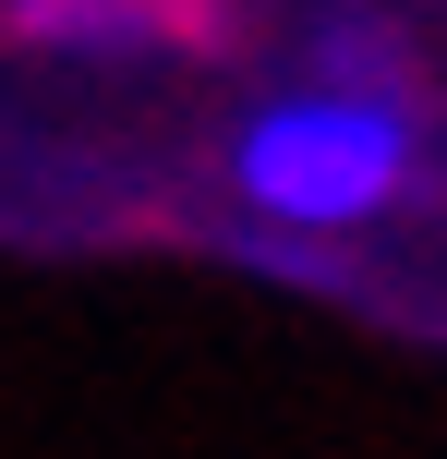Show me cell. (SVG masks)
I'll return each mask as SVG.
<instances>
[{
  "instance_id": "1",
  "label": "cell",
  "mask_w": 447,
  "mask_h": 459,
  "mask_svg": "<svg viewBox=\"0 0 447 459\" xmlns=\"http://www.w3.org/2000/svg\"><path fill=\"white\" fill-rule=\"evenodd\" d=\"M411 169V134L375 109V97H290V109H266L254 134H242V194H254L266 218H363L387 206Z\"/></svg>"
},
{
  "instance_id": "2",
  "label": "cell",
  "mask_w": 447,
  "mask_h": 459,
  "mask_svg": "<svg viewBox=\"0 0 447 459\" xmlns=\"http://www.w3.org/2000/svg\"><path fill=\"white\" fill-rule=\"evenodd\" d=\"M24 37H61V48H121V37H182L206 24L193 0H13Z\"/></svg>"
}]
</instances>
